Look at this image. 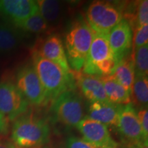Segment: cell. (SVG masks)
Returning <instances> with one entry per match:
<instances>
[{
  "instance_id": "cell-15",
  "label": "cell",
  "mask_w": 148,
  "mask_h": 148,
  "mask_svg": "<svg viewBox=\"0 0 148 148\" xmlns=\"http://www.w3.org/2000/svg\"><path fill=\"white\" fill-rule=\"evenodd\" d=\"M123 106L109 101L90 102L87 117L100 122L106 126L112 125L117 127Z\"/></svg>"
},
{
  "instance_id": "cell-9",
  "label": "cell",
  "mask_w": 148,
  "mask_h": 148,
  "mask_svg": "<svg viewBox=\"0 0 148 148\" xmlns=\"http://www.w3.org/2000/svg\"><path fill=\"white\" fill-rule=\"evenodd\" d=\"M32 51L57 64L66 73H71L62 41L57 34H51L40 38L36 40Z\"/></svg>"
},
{
  "instance_id": "cell-13",
  "label": "cell",
  "mask_w": 148,
  "mask_h": 148,
  "mask_svg": "<svg viewBox=\"0 0 148 148\" xmlns=\"http://www.w3.org/2000/svg\"><path fill=\"white\" fill-rule=\"evenodd\" d=\"M117 127L122 136L127 140L129 144L145 140L143 138L137 113L132 103L123 106Z\"/></svg>"
},
{
  "instance_id": "cell-2",
  "label": "cell",
  "mask_w": 148,
  "mask_h": 148,
  "mask_svg": "<svg viewBox=\"0 0 148 148\" xmlns=\"http://www.w3.org/2000/svg\"><path fill=\"white\" fill-rule=\"evenodd\" d=\"M94 34L95 32L83 18H77L69 27L65 36V53L69 66L74 71L82 69Z\"/></svg>"
},
{
  "instance_id": "cell-11",
  "label": "cell",
  "mask_w": 148,
  "mask_h": 148,
  "mask_svg": "<svg viewBox=\"0 0 148 148\" xmlns=\"http://www.w3.org/2000/svg\"><path fill=\"white\" fill-rule=\"evenodd\" d=\"M38 11L34 0H0V14L14 25L22 22Z\"/></svg>"
},
{
  "instance_id": "cell-6",
  "label": "cell",
  "mask_w": 148,
  "mask_h": 148,
  "mask_svg": "<svg viewBox=\"0 0 148 148\" xmlns=\"http://www.w3.org/2000/svg\"><path fill=\"white\" fill-rule=\"evenodd\" d=\"M51 109L56 119L67 126L76 127L84 118L82 98L73 89L66 90L56 98Z\"/></svg>"
},
{
  "instance_id": "cell-24",
  "label": "cell",
  "mask_w": 148,
  "mask_h": 148,
  "mask_svg": "<svg viewBox=\"0 0 148 148\" xmlns=\"http://www.w3.org/2000/svg\"><path fill=\"white\" fill-rule=\"evenodd\" d=\"M148 43V24L138 26L134 29L132 52L136 49L147 45Z\"/></svg>"
},
{
  "instance_id": "cell-19",
  "label": "cell",
  "mask_w": 148,
  "mask_h": 148,
  "mask_svg": "<svg viewBox=\"0 0 148 148\" xmlns=\"http://www.w3.org/2000/svg\"><path fill=\"white\" fill-rule=\"evenodd\" d=\"M36 3L38 11L50 29L58 25L62 16L61 3L55 0H39Z\"/></svg>"
},
{
  "instance_id": "cell-26",
  "label": "cell",
  "mask_w": 148,
  "mask_h": 148,
  "mask_svg": "<svg viewBox=\"0 0 148 148\" xmlns=\"http://www.w3.org/2000/svg\"><path fill=\"white\" fill-rule=\"evenodd\" d=\"M137 116L142 130L143 138L145 140H147L148 137V111L147 108H141L138 111Z\"/></svg>"
},
{
  "instance_id": "cell-28",
  "label": "cell",
  "mask_w": 148,
  "mask_h": 148,
  "mask_svg": "<svg viewBox=\"0 0 148 148\" xmlns=\"http://www.w3.org/2000/svg\"><path fill=\"white\" fill-rule=\"evenodd\" d=\"M8 121L0 114V135H4L8 132Z\"/></svg>"
},
{
  "instance_id": "cell-4",
  "label": "cell",
  "mask_w": 148,
  "mask_h": 148,
  "mask_svg": "<svg viewBox=\"0 0 148 148\" xmlns=\"http://www.w3.org/2000/svg\"><path fill=\"white\" fill-rule=\"evenodd\" d=\"M108 35L95 32L82 73L103 77L110 75L117 64L108 41Z\"/></svg>"
},
{
  "instance_id": "cell-25",
  "label": "cell",
  "mask_w": 148,
  "mask_h": 148,
  "mask_svg": "<svg viewBox=\"0 0 148 148\" xmlns=\"http://www.w3.org/2000/svg\"><path fill=\"white\" fill-rule=\"evenodd\" d=\"M66 148H101L93 144L76 136H70L67 138L66 143Z\"/></svg>"
},
{
  "instance_id": "cell-20",
  "label": "cell",
  "mask_w": 148,
  "mask_h": 148,
  "mask_svg": "<svg viewBox=\"0 0 148 148\" xmlns=\"http://www.w3.org/2000/svg\"><path fill=\"white\" fill-rule=\"evenodd\" d=\"M131 99L140 108H147L148 103L147 76L135 75L132 84Z\"/></svg>"
},
{
  "instance_id": "cell-16",
  "label": "cell",
  "mask_w": 148,
  "mask_h": 148,
  "mask_svg": "<svg viewBox=\"0 0 148 148\" xmlns=\"http://www.w3.org/2000/svg\"><path fill=\"white\" fill-rule=\"evenodd\" d=\"M104 87L106 95L111 103L125 105L131 103V92L110 75L100 77Z\"/></svg>"
},
{
  "instance_id": "cell-5",
  "label": "cell",
  "mask_w": 148,
  "mask_h": 148,
  "mask_svg": "<svg viewBox=\"0 0 148 148\" xmlns=\"http://www.w3.org/2000/svg\"><path fill=\"white\" fill-rule=\"evenodd\" d=\"M86 22L94 32L108 35L123 19V9L107 1H94L86 10Z\"/></svg>"
},
{
  "instance_id": "cell-1",
  "label": "cell",
  "mask_w": 148,
  "mask_h": 148,
  "mask_svg": "<svg viewBox=\"0 0 148 148\" xmlns=\"http://www.w3.org/2000/svg\"><path fill=\"white\" fill-rule=\"evenodd\" d=\"M32 59L33 67L45 90V103L53 101L62 92L72 89L73 78L71 73H66L58 64L34 51Z\"/></svg>"
},
{
  "instance_id": "cell-12",
  "label": "cell",
  "mask_w": 148,
  "mask_h": 148,
  "mask_svg": "<svg viewBox=\"0 0 148 148\" xmlns=\"http://www.w3.org/2000/svg\"><path fill=\"white\" fill-rule=\"evenodd\" d=\"M108 41L116 62L125 58L132 44V27L124 18L109 32Z\"/></svg>"
},
{
  "instance_id": "cell-21",
  "label": "cell",
  "mask_w": 148,
  "mask_h": 148,
  "mask_svg": "<svg viewBox=\"0 0 148 148\" xmlns=\"http://www.w3.org/2000/svg\"><path fill=\"white\" fill-rule=\"evenodd\" d=\"M14 26L25 32L34 33V34H42V33H49L51 32L50 27L42 18L39 11L36 12L32 16H29L25 21L14 25Z\"/></svg>"
},
{
  "instance_id": "cell-30",
  "label": "cell",
  "mask_w": 148,
  "mask_h": 148,
  "mask_svg": "<svg viewBox=\"0 0 148 148\" xmlns=\"http://www.w3.org/2000/svg\"><path fill=\"white\" fill-rule=\"evenodd\" d=\"M103 148H119L118 145H114V146H110V147H103Z\"/></svg>"
},
{
  "instance_id": "cell-17",
  "label": "cell",
  "mask_w": 148,
  "mask_h": 148,
  "mask_svg": "<svg viewBox=\"0 0 148 148\" xmlns=\"http://www.w3.org/2000/svg\"><path fill=\"white\" fill-rule=\"evenodd\" d=\"M109 75L132 93L135 73L131 58H122L117 62L112 73Z\"/></svg>"
},
{
  "instance_id": "cell-27",
  "label": "cell",
  "mask_w": 148,
  "mask_h": 148,
  "mask_svg": "<svg viewBox=\"0 0 148 148\" xmlns=\"http://www.w3.org/2000/svg\"><path fill=\"white\" fill-rule=\"evenodd\" d=\"M0 148H18L12 140L3 138L0 135Z\"/></svg>"
},
{
  "instance_id": "cell-7",
  "label": "cell",
  "mask_w": 148,
  "mask_h": 148,
  "mask_svg": "<svg viewBox=\"0 0 148 148\" xmlns=\"http://www.w3.org/2000/svg\"><path fill=\"white\" fill-rule=\"evenodd\" d=\"M29 102L15 83L5 79L0 82V114L8 122L14 121L27 111Z\"/></svg>"
},
{
  "instance_id": "cell-10",
  "label": "cell",
  "mask_w": 148,
  "mask_h": 148,
  "mask_svg": "<svg viewBox=\"0 0 148 148\" xmlns=\"http://www.w3.org/2000/svg\"><path fill=\"white\" fill-rule=\"evenodd\" d=\"M83 139L101 148L117 145L111 137L108 127L100 122L84 117L76 125Z\"/></svg>"
},
{
  "instance_id": "cell-14",
  "label": "cell",
  "mask_w": 148,
  "mask_h": 148,
  "mask_svg": "<svg viewBox=\"0 0 148 148\" xmlns=\"http://www.w3.org/2000/svg\"><path fill=\"white\" fill-rule=\"evenodd\" d=\"M73 77L76 81L82 95L90 102L109 101L100 77L79 73V71H75Z\"/></svg>"
},
{
  "instance_id": "cell-22",
  "label": "cell",
  "mask_w": 148,
  "mask_h": 148,
  "mask_svg": "<svg viewBox=\"0 0 148 148\" xmlns=\"http://www.w3.org/2000/svg\"><path fill=\"white\" fill-rule=\"evenodd\" d=\"M135 75L147 76L148 45L142 46L132 52V58Z\"/></svg>"
},
{
  "instance_id": "cell-18",
  "label": "cell",
  "mask_w": 148,
  "mask_h": 148,
  "mask_svg": "<svg viewBox=\"0 0 148 148\" xmlns=\"http://www.w3.org/2000/svg\"><path fill=\"white\" fill-rule=\"evenodd\" d=\"M21 40V35L14 25L0 23V54L15 50Z\"/></svg>"
},
{
  "instance_id": "cell-3",
  "label": "cell",
  "mask_w": 148,
  "mask_h": 148,
  "mask_svg": "<svg viewBox=\"0 0 148 148\" xmlns=\"http://www.w3.org/2000/svg\"><path fill=\"white\" fill-rule=\"evenodd\" d=\"M49 136L47 122L34 114L25 112L14 121L11 138L18 148L40 146L47 143Z\"/></svg>"
},
{
  "instance_id": "cell-29",
  "label": "cell",
  "mask_w": 148,
  "mask_h": 148,
  "mask_svg": "<svg viewBox=\"0 0 148 148\" xmlns=\"http://www.w3.org/2000/svg\"><path fill=\"white\" fill-rule=\"evenodd\" d=\"M128 148H148L147 140H141L132 144H129Z\"/></svg>"
},
{
  "instance_id": "cell-23",
  "label": "cell",
  "mask_w": 148,
  "mask_h": 148,
  "mask_svg": "<svg viewBox=\"0 0 148 148\" xmlns=\"http://www.w3.org/2000/svg\"><path fill=\"white\" fill-rule=\"evenodd\" d=\"M132 24H135V27L148 24L147 0L135 1V14Z\"/></svg>"
},
{
  "instance_id": "cell-8",
  "label": "cell",
  "mask_w": 148,
  "mask_h": 148,
  "mask_svg": "<svg viewBox=\"0 0 148 148\" xmlns=\"http://www.w3.org/2000/svg\"><path fill=\"white\" fill-rule=\"evenodd\" d=\"M15 84L29 103L39 106L45 103V92L32 65H25L16 74Z\"/></svg>"
}]
</instances>
